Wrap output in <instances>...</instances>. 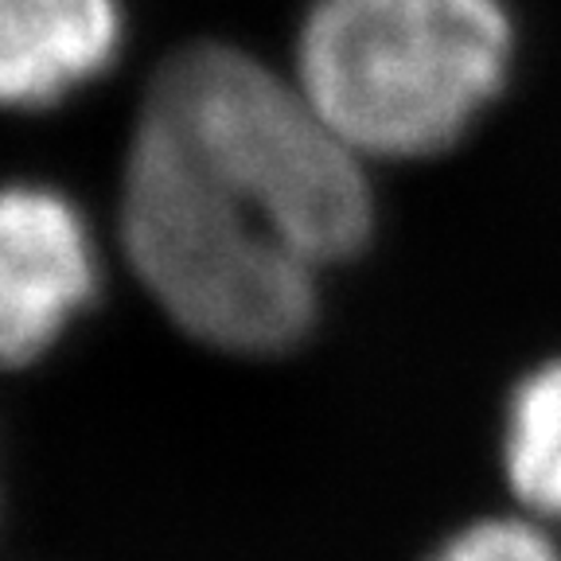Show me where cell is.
Returning a JSON list of instances; mask_svg holds the SVG:
<instances>
[{"mask_svg":"<svg viewBox=\"0 0 561 561\" xmlns=\"http://www.w3.org/2000/svg\"><path fill=\"white\" fill-rule=\"evenodd\" d=\"M122 234L145 289L210 347L273 355L312 324L316 265L149 105L125 160Z\"/></svg>","mask_w":561,"mask_h":561,"instance_id":"6da1fadb","label":"cell"},{"mask_svg":"<svg viewBox=\"0 0 561 561\" xmlns=\"http://www.w3.org/2000/svg\"><path fill=\"white\" fill-rule=\"evenodd\" d=\"M511 51L503 0H312L297 82L359 157H433L500 98Z\"/></svg>","mask_w":561,"mask_h":561,"instance_id":"7a4b0ae2","label":"cell"},{"mask_svg":"<svg viewBox=\"0 0 561 561\" xmlns=\"http://www.w3.org/2000/svg\"><path fill=\"white\" fill-rule=\"evenodd\" d=\"M262 210L312 265L355 254L370 234L359 152L312 98L254 55L195 44L160 67L145 102Z\"/></svg>","mask_w":561,"mask_h":561,"instance_id":"3957f363","label":"cell"},{"mask_svg":"<svg viewBox=\"0 0 561 561\" xmlns=\"http://www.w3.org/2000/svg\"><path fill=\"white\" fill-rule=\"evenodd\" d=\"M98 254L67 195L0 187V367H27L94 300Z\"/></svg>","mask_w":561,"mask_h":561,"instance_id":"277c9868","label":"cell"},{"mask_svg":"<svg viewBox=\"0 0 561 561\" xmlns=\"http://www.w3.org/2000/svg\"><path fill=\"white\" fill-rule=\"evenodd\" d=\"M122 47L117 0H0V110H47Z\"/></svg>","mask_w":561,"mask_h":561,"instance_id":"5b68a950","label":"cell"},{"mask_svg":"<svg viewBox=\"0 0 561 561\" xmlns=\"http://www.w3.org/2000/svg\"><path fill=\"white\" fill-rule=\"evenodd\" d=\"M503 460L518 500L561 523V359L530 370L515 390Z\"/></svg>","mask_w":561,"mask_h":561,"instance_id":"8992f818","label":"cell"},{"mask_svg":"<svg viewBox=\"0 0 561 561\" xmlns=\"http://www.w3.org/2000/svg\"><path fill=\"white\" fill-rule=\"evenodd\" d=\"M433 561H561L550 538L530 523L488 518L453 538Z\"/></svg>","mask_w":561,"mask_h":561,"instance_id":"52a82bcc","label":"cell"}]
</instances>
